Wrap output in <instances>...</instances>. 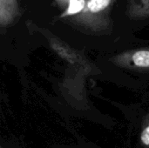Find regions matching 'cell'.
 Wrapping results in <instances>:
<instances>
[{
    "mask_svg": "<svg viewBox=\"0 0 149 148\" xmlns=\"http://www.w3.org/2000/svg\"><path fill=\"white\" fill-rule=\"evenodd\" d=\"M133 60L134 64L141 67L149 66V51H140L134 54Z\"/></svg>",
    "mask_w": 149,
    "mask_h": 148,
    "instance_id": "cell-1",
    "label": "cell"
},
{
    "mask_svg": "<svg viewBox=\"0 0 149 148\" xmlns=\"http://www.w3.org/2000/svg\"><path fill=\"white\" fill-rule=\"evenodd\" d=\"M110 3V0H89L88 8L93 12H99L104 10Z\"/></svg>",
    "mask_w": 149,
    "mask_h": 148,
    "instance_id": "cell-2",
    "label": "cell"
},
{
    "mask_svg": "<svg viewBox=\"0 0 149 148\" xmlns=\"http://www.w3.org/2000/svg\"><path fill=\"white\" fill-rule=\"evenodd\" d=\"M85 4V0H70L67 13L73 14L80 11Z\"/></svg>",
    "mask_w": 149,
    "mask_h": 148,
    "instance_id": "cell-3",
    "label": "cell"
},
{
    "mask_svg": "<svg viewBox=\"0 0 149 148\" xmlns=\"http://www.w3.org/2000/svg\"><path fill=\"white\" fill-rule=\"evenodd\" d=\"M141 141L146 146H149V126L143 130L141 133Z\"/></svg>",
    "mask_w": 149,
    "mask_h": 148,
    "instance_id": "cell-4",
    "label": "cell"
}]
</instances>
